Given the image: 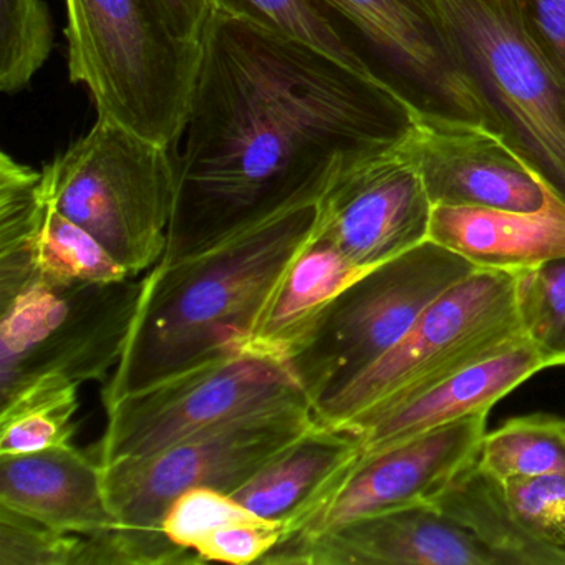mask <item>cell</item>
Here are the masks:
<instances>
[{
  "instance_id": "cell-1",
  "label": "cell",
  "mask_w": 565,
  "mask_h": 565,
  "mask_svg": "<svg viewBox=\"0 0 565 565\" xmlns=\"http://www.w3.org/2000/svg\"><path fill=\"white\" fill-rule=\"evenodd\" d=\"M177 154L160 263L319 203L366 148L398 134L415 102L302 42L213 14Z\"/></svg>"
},
{
  "instance_id": "cell-2",
  "label": "cell",
  "mask_w": 565,
  "mask_h": 565,
  "mask_svg": "<svg viewBox=\"0 0 565 565\" xmlns=\"http://www.w3.org/2000/svg\"><path fill=\"white\" fill-rule=\"evenodd\" d=\"M317 221L319 203L306 204L148 270L127 349L102 390L105 408L201 363L244 353Z\"/></svg>"
},
{
  "instance_id": "cell-3",
  "label": "cell",
  "mask_w": 565,
  "mask_h": 565,
  "mask_svg": "<svg viewBox=\"0 0 565 565\" xmlns=\"http://www.w3.org/2000/svg\"><path fill=\"white\" fill-rule=\"evenodd\" d=\"M68 75L97 117L174 148L183 138L203 44L178 38L154 0H65Z\"/></svg>"
},
{
  "instance_id": "cell-4",
  "label": "cell",
  "mask_w": 565,
  "mask_h": 565,
  "mask_svg": "<svg viewBox=\"0 0 565 565\" xmlns=\"http://www.w3.org/2000/svg\"><path fill=\"white\" fill-rule=\"evenodd\" d=\"M475 78L492 125L565 204V82L529 34L518 0H416Z\"/></svg>"
},
{
  "instance_id": "cell-5",
  "label": "cell",
  "mask_w": 565,
  "mask_h": 565,
  "mask_svg": "<svg viewBox=\"0 0 565 565\" xmlns=\"http://www.w3.org/2000/svg\"><path fill=\"white\" fill-rule=\"evenodd\" d=\"M177 188L173 148L98 117L42 170L45 201L134 277L153 269L167 250Z\"/></svg>"
},
{
  "instance_id": "cell-6",
  "label": "cell",
  "mask_w": 565,
  "mask_h": 565,
  "mask_svg": "<svg viewBox=\"0 0 565 565\" xmlns=\"http://www.w3.org/2000/svg\"><path fill=\"white\" fill-rule=\"evenodd\" d=\"M524 335L515 273L478 269L438 297L382 359L313 405L317 423H352L419 395Z\"/></svg>"
},
{
  "instance_id": "cell-7",
  "label": "cell",
  "mask_w": 565,
  "mask_h": 565,
  "mask_svg": "<svg viewBox=\"0 0 565 565\" xmlns=\"http://www.w3.org/2000/svg\"><path fill=\"white\" fill-rule=\"evenodd\" d=\"M143 277L115 282L35 280L0 302V398L44 375L107 382L137 319Z\"/></svg>"
},
{
  "instance_id": "cell-8",
  "label": "cell",
  "mask_w": 565,
  "mask_h": 565,
  "mask_svg": "<svg viewBox=\"0 0 565 565\" xmlns=\"http://www.w3.org/2000/svg\"><path fill=\"white\" fill-rule=\"evenodd\" d=\"M478 269L426 241L350 284L290 362L312 406L382 359L441 294Z\"/></svg>"
},
{
  "instance_id": "cell-9",
  "label": "cell",
  "mask_w": 565,
  "mask_h": 565,
  "mask_svg": "<svg viewBox=\"0 0 565 565\" xmlns=\"http://www.w3.org/2000/svg\"><path fill=\"white\" fill-rule=\"evenodd\" d=\"M317 425L310 402L256 409L140 458L102 466L121 527L161 531L171 502L194 488L236 491Z\"/></svg>"
},
{
  "instance_id": "cell-10",
  "label": "cell",
  "mask_w": 565,
  "mask_h": 565,
  "mask_svg": "<svg viewBox=\"0 0 565 565\" xmlns=\"http://www.w3.org/2000/svg\"><path fill=\"white\" fill-rule=\"evenodd\" d=\"M310 402L289 363L236 353L184 370L108 406L100 466L140 458L194 433L269 406Z\"/></svg>"
},
{
  "instance_id": "cell-11",
  "label": "cell",
  "mask_w": 565,
  "mask_h": 565,
  "mask_svg": "<svg viewBox=\"0 0 565 565\" xmlns=\"http://www.w3.org/2000/svg\"><path fill=\"white\" fill-rule=\"evenodd\" d=\"M431 200L403 128L356 154L319 201L317 233L363 269L429 241Z\"/></svg>"
},
{
  "instance_id": "cell-12",
  "label": "cell",
  "mask_w": 565,
  "mask_h": 565,
  "mask_svg": "<svg viewBox=\"0 0 565 565\" xmlns=\"http://www.w3.org/2000/svg\"><path fill=\"white\" fill-rule=\"evenodd\" d=\"M433 206L537 211L551 196L537 168L486 120L416 105L403 127Z\"/></svg>"
},
{
  "instance_id": "cell-13",
  "label": "cell",
  "mask_w": 565,
  "mask_h": 565,
  "mask_svg": "<svg viewBox=\"0 0 565 565\" xmlns=\"http://www.w3.org/2000/svg\"><path fill=\"white\" fill-rule=\"evenodd\" d=\"M488 415L476 413L396 445L362 452L322 504L286 537H312L366 515L429 504L478 459Z\"/></svg>"
},
{
  "instance_id": "cell-14",
  "label": "cell",
  "mask_w": 565,
  "mask_h": 565,
  "mask_svg": "<svg viewBox=\"0 0 565 565\" xmlns=\"http://www.w3.org/2000/svg\"><path fill=\"white\" fill-rule=\"evenodd\" d=\"M259 564L499 565L468 529L433 504L366 515L312 537L280 539Z\"/></svg>"
},
{
  "instance_id": "cell-15",
  "label": "cell",
  "mask_w": 565,
  "mask_h": 565,
  "mask_svg": "<svg viewBox=\"0 0 565 565\" xmlns=\"http://www.w3.org/2000/svg\"><path fill=\"white\" fill-rule=\"evenodd\" d=\"M422 94L423 107L492 125L475 78L455 61L416 0H319Z\"/></svg>"
},
{
  "instance_id": "cell-16",
  "label": "cell",
  "mask_w": 565,
  "mask_h": 565,
  "mask_svg": "<svg viewBox=\"0 0 565 565\" xmlns=\"http://www.w3.org/2000/svg\"><path fill=\"white\" fill-rule=\"evenodd\" d=\"M545 369L548 365L544 356L522 335L498 352L439 380L419 395L365 416L343 431L359 439L362 452H373L476 413L491 412L499 399Z\"/></svg>"
},
{
  "instance_id": "cell-17",
  "label": "cell",
  "mask_w": 565,
  "mask_h": 565,
  "mask_svg": "<svg viewBox=\"0 0 565 565\" xmlns=\"http://www.w3.org/2000/svg\"><path fill=\"white\" fill-rule=\"evenodd\" d=\"M0 505L85 537L120 525L105 494L100 462L72 443L0 455Z\"/></svg>"
},
{
  "instance_id": "cell-18",
  "label": "cell",
  "mask_w": 565,
  "mask_h": 565,
  "mask_svg": "<svg viewBox=\"0 0 565 565\" xmlns=\"http://www.w3.org/2000/svg\"><path fill=\"white\" fill-rule=\"evenodd\" d=\"M429 241L479 269H529L565 257V204L551 193L537 211L435 206Z\"/></svg>"
},
{
  "instance_id": "cell-19",
  "label": "cell",
  "mask_w": 565,
  "mask_h": 565,
  "mask_svg": "<svg viewBox=\"0 0 565 565\" xmlns=\"http://www.w3.org/2000/svg\"><path fill=\"white\" fill-rule=\"evenodd\" d=\"M360 455L355 436L317 423L231 495L257 518L282 525L286 537L322 504Z\"/></svg>"
},
{
  "instance_id": "cell-20",
  "label": "cell",
  "mask_w": 565,
  "mask_h": 565,
  "mask_svg": "<svg viewBox=\"0 0 565 565\" xmlns=\"http://www.w3.org/2000/svg\"><path fill=\"white\" fill-rule=\"evenodd\" d=\"M369 270L316 233L274 290L244 353L290 365L309 345L333 300Z\"/></svg>"
},
{
  "instance_id": "cell-21",
  "label": "cell",
  "mask_w": 565,
  "mask_h": 565,
  "mask_svg": "<svg viewBox=\"0 0 565 565\" xmlns=\"http://www.w3.org/2000/svg\"><path fill=\"white\" fill-rule=\"evenodd\" d=\"M429 504L468 529L499 565H565V555L532 537L509 508L502 482L476 461Z\"/></svg>"
},
{
  "instance_id": "cell-22",
  "label": "cell",
  "mask_w": 565,
  "mask_h": 565,
  "mask_svg": "<svg viewBox=\"0 0 565 565\" xmlns=\"http://www.w3.org/2000/svg\"><path fill=\"white\" fill-rule=\"evenodd\" d=\"M42 171L0 157V302L39 279L35 241L44 216Z\"/></svg>"
},
{
  "instance_id": "cell-23",
  "label": "cell",
  "mask_w": 565,
  "mask_h": 565,
  "mask_svg": "<svg viewBox=\"0 0 565 565\" xmlns=\"http://www.w3.org/2000/svg\"><path fill=\"white\" fill-rule=\"evenodd\" d=\"M0 455H22L67 445L74 438L78 383L44 375L0 398Z\"/></svg>"
},
{
  "instance_id": "cell-24",
  "label": "cell",
  "mask_w": 565,
  "mask_h": 565,
  "mask_svg": "<svg viewBox=\"0 0 565 565\" xmlns=\"http://www.w3.org/2000/svg\"><path fill=\"white\" fill-rule=\"evenodd\" d=\"M213 14L249 22L263 31L302 42L370 78L380 77L365 58L345 41L319 0H207Z\"/></svg>"
},
{
  "instance_id": "cell-25",
  "label": "cell",
  "mask_w": 565,
  "mask_h": 565,
  "mask_svg": "<svg viewBox=\"0 0 565 565\" xmlns=\"http://www.w3.org/2000/svg\"><path fill=\"white\" fill-rule=\"evenodd\" d=\"M476 465L499 481L565 475V419L534 413L486 431Z\"/></svg>"
},
{
  "instance_id": "cell-26",
  "label": "cell",
  "mask_w": 565,
  "mask_h": 565,
  "mask_svg": "<svg viewBox=\"0 0 565 565\" xmlns=\"http://www.w3.org/2000/svg\"><path fill=\"white\" fill-rule=\"evenodd\" d=\"M34 257L39 279L52 284L115 282L134 277L90 233L47 201Z\"/></svg>"
},
{
  "instance_id": "cell-27",
  "label": "cell",
  "mask_w": 565,
  "mask_h": 565,
  "mask_svg": "<svg viewBox=\"0 0 565 565\" xmlns=\"http://www.w3.org/2000/svg\"><path fill=\"white\" fill-rule=\"evenodd\" d=\"M54 51L45 0H0V90H24Z\"/></svg>"
},
{
  "instance_id": "cell-28",
  "label": "cell",
  "mask_w": 565,
  "mask_h": 565,
  "mask_svg": "<svg viewBox=\"0 0 565 565\" xmlns=\"http://www.w3.org/2000/svg\"><path fill=\"white\" fill-rule=\"evenodd\" d=\"M522 333L552 366L565 365V257L515 270Z\"/></svg>"
},
{
  "instance_id": "cell-29",
  "label": "cell",
  "mask_w": 565,
  "mask_h": 565,
  "mask_svg": "<svg viewBox=\"0 0 565 565\" xmlns=\"http://www.w3.org/2000/svg\"><path fill=\"white\" fill-rule=\"evenodd\" d=\"M84 535L65 534L0 505V565H78Z\"/></svg>"
},
{
  "instance_id": "cell-30",
  "label": "cell",
  "mask_w": 565,
  "mask_h": 565,
  "mask_svg": "<svg viewBox=\"0 0 565 565\" xmlns=\"http://www.w3.org/2000/svg\"><path fill=\"white\" fill-rule=\"evenodd\" d=\"M257 518L226 492L194 488L178 495L161 522V531L174 544L196 552L198 545L217 529Z\"/></svg>"
},
{
  "instance_id": "cell-31",
  "label": "cell",
  "mask_w": 565,
  "mask_h": 565,
  "mask_svg": "<svg viewBox=\"0 0 565 565\" xmlns=\"http://www.w3.org/2000/svg\"><path fill=\"white\" fill-rule=\"evenodd\" d=\"M501 482L509 508L522 527L542 544L565 555V475Z\"/></svg>"
},
{
  "instance_id": "cell-32",
  "label": "cell",
  "mask_w": 565,
  "mask_h": 565,
  "mask_svg": "<svg viewBox=\"0 0 565 565\" xmlns=\"http://www.w3.org/2000/svg\"><path fill=\"white\" fill-rule=\"evenodd\" d=\"M78 565L204 564L196 552L171 542L163 531L118 527L87 535Z\"/></svg>"
},
{
  "instance_id": "cell-33",
  "label": "cell",
  "mask_w": 565,
  "mask_h": 565,
  "mask_svg": "<svg viewBox=\"0 0 565 565\" xmlns=\"http://www.w3.org/2000/svg\"><path fill=\"white\" fill-rule=\"evenodd\" d=\"M282 525L266 519L236 522L217 529L196 547V554L206 562L223 564H259L282 539Z\"/></svg>"
},
{
  "instance_id": "cell-34",
  "label": "cell",
  "mask_w": 565,
  "mask_h": 565,
  "mask_svg": "<svg viewBox=\"0 0 565 565\" xmlns=\"http://www.w3.org/2000/svg\"><path fill=\"white\" fill-rule=\"evenodd\" d=\"M529 34L565 82V0H518Z\"/></svg>"
},
{
  "instance_id": "cell-35",
  "label": "cell",
  "mask_w": 565,
  "mask_h": 565,
  "mask_svg": "<svg viewBox=\"0 0 565 565\" xmlns=\"http://www.w3.org/2000/svg\"><path fill=\"white\" fill-rule=\"evenodd\" d=\"M154 4L178 38L201 41L211 15L207 0H154Z\"/></svg>"
}]
</instances>
